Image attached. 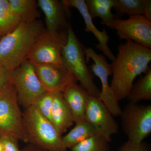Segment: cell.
<instances>
[{
  "label": "cell",
  "mask_w": 151,
  "mask_h": 151,
  "mask_svg": "<svg viewBox=\"0 0 151 151\" xmlns=\"http://www.w3.org/2000/svg\"><path fill=\"white\" fill-rule=\"evenodd\" d=\"M96 135H99L97 131L85 120L76 124L75 127L62 137L63 143L66 150L70 149L78 143Z\"/></svg>",
  "instance_id": "cell-18"
},
{
  "label": "cell",
  "mask_w": 151,
  "mask_h": 151,
  "mask_svg": "<svg viewBox=\"0 0 151 151\" xmlns=\"http://www.w3.org/2000/svg\"><path fill=\"white\" fill-rule=\"evenodd\" d=\"M1 37H0V39H1Z\"/></svg>",
  "instance_id": "cell-30"
},
{
  "label": "cell",
  "mask_w": 151,
  "mask_h": 151,
  "mask_svg": "<svg viewBox=\"0 0 151 151\" xmlns=\"http://www.w3.org/2000/svg\"><path fill=\"white\" fill-rule=\"evenodd\" d=\"M85 120L109 142L119 132V126L113 115L98 97L90 95L85 112Z\"/></svg>",
  "instance_id": "cell-11"
},
{
  "label": "cell",
  "mask_w": 151,
  "mask_h": 151,
  "mask_svg": "<svg viewBox=\"0 0 151 151\" xmlns=\"http://www.w3.org/2000/svg\"><path fill=\"white\" fill-rule=\"evenodd\" d=\"M13 10L21 23H30L40 16L35 0H8Z\"/></svg>",
  "instance_id": "cell-20"
},
{
  "label": "cell",
  "mask_w": 151,
  "mask_h": 151,
  "mask_svg": "<svg viewBox=\"0 0 151 151\" xmlns=\"http://www.w3.org/2000/svg\"><path fill=\"white\" fill-rule=\"evenodd\" d=\"M85 2L87 10L92 19L100 17L102 19L101 24L105 25L116 19L111 12L114 0H86Z\"/></svg>",
  "instance_id": "cell-19"
},
{
  "label": "cell",
  "mask_w": 151,
  "mask_h": 151,
  "mask_svg": "<svg viewBox=\"0 0 151 151\" xmlns=\"http://www.w3.org/2000/svg\"><path fill=\"white\" fill-rule=\"evenodd\" d=\"M22 113L27 144L48 151H66L62 135L34 105L24 108Z\"/></svg>",
  "instance_id": "cell-3"
},
{
  "label": "cell",
  "mask_w": 151,
  "mask_h": 151,
  "mask_svg": "<svg viewBox=\"0 0 151 151\" xmlns=\"http://www.w3.org/2000/svg\"><path fill=\"white\" fill-rule=\"evenodd\" d=\"M127 98L131 103H138L143 100H151V68L133 85Z\"/></svg>",
  "instance_id": "cell-22"
},
{
  "label": "cell",
  "mask_w": 151,
  "mask_h": 151,
  "mask_svg": "<svg viewBox=\"0 0 151 151\" xmlns=\"http://www.w3.org/2000/svg\"><path fill=\"white\" fill-rule=\"evenodd\" d=\"M21 23L11 8L8 0H0V37L12 32Z\"/></svg>",
  "instance_id": "cell-21"
},
{
  "label": "cell",
  "mask_w": 151,
  "mask_h": 151,
  "mask_svg": "<svg viewBox=\"0 0 151 151\" xmlns=\"http://www.w3.org/2000/svg\"><path fill=\"white\" fill-rule=\"evenodd\" d=\"M37 4L45 16V29L53 32L68 30L70 24L66 17L70 15V11L62 1L38 0Z\"/></svg>",
  "instance_id": "cell-13"
},
{
  "label": "cell",
  "mask_w": 151,
  "mask_h": 151,
  "mask_svg": "<svg viewBox=\"0 0 151 151\" xmlns=\"http://www.w3.org/2000/svg\"><path fill=\"white\" fill-rule=\"evenodd\" d=\"M9 81L14 87L19 104L24 108L34 104L44 92L32 63L26 59L19 66L9 70Z\"/></svg>",
  "instance_id": "cell-6"
},
{
  "label": "cell",
  "mask_w": 151,
  "mask_h": 151,
  "mask_svg": "<svg viewBox=\"0 0 151 151\" xmlns=\"http://www.w3.org/2000/svg\"><path fill=\"white\" fill-rule=\"evenodd\" d=\"M109 142L102 136L96 135L78 143L71 151H110Z\"/></svg>",
  "instance_id": "cell-23"
},
{
  "label": "cell",
  "mask_w": 151,
  "mask_h": 151,
  "mask_svg": "<svg viewBox=\"0 0 151 151\" xmlns=\"http://www.w3.org/2000/svg\"><path fill=\"white\" fill-rule=\"evenodd\" d=\"M22 151H48L43 149L37 146L32 145L30 144H27L26 146L22 150Z\"/></svg>",
  "instance_id": "cell-28"
},
{
  "label": "cell",
  "mask_w": 151,
  "mask_h": 151,
  "mask_svg": "<svg viewBox=\"0 0 151 151\" xmlns=\"http://www.w3.org/2000/svg\"><path fill=\"white\" fill-rule=\"evenodd\" d=\"M113 8L120 14L141 15L151 22V0H114Z\"/></svg>",
  "instance_id": "cell-17"
},
{
  "label": "cell",
  "mask_w": 151,
  "mask_h": 151,
  "mask_svg": "<svg viewBox=\"0 0 151 151\" xmlns=\"http://www.w3.org/2000/svg\"><path fill=\"white\" fill-rule=\"evenodd\" d=\"M67 32V43L62 52L63 65L73 73L81 86L90 95L98 97L100 90L94 83L86 65L85 47L78 40L71 26Z\"/></svg>",
  "instance_id": "cell-4"
},
{
  "label": "cell",
  "mask_w": 151,
  "mask_h": 151,
  "mask_svg": "<svg viewBox=\"0 0 151 151\" xmlns=\"http://www.w3.org/2000/svg\"><path fill=\"white\" fill-rule=\"evenodd\" d=\"M76 124L85 121V112L90 94L77 83L70 84L62 92Z\"/></svg>",
  "instance_id": "cell-15"
},
{
  "label": "cell",
  "mask_w": 151,
  "mask_h": 151,
  "mask_svg": "<svg viewBox=\"0 0 151 151\" xmlns=\"http://www.w3.org/2000/svg\"><path fill=\"white\" fill-rule=\"evenodd\" d=\"M0 151H2V146L1 142H0Z\"/></svg>",
  "instance_id": "cell-29"
},
{
  "label": "cell",
  "mask_w": 151,
  "mask_h": 151,
  "mask_svg": "<svg viewBox=\"0 0 151 151\" xmlns=\"http://www.w3.org/2000/svg\"><path fill=\"white\" fill-rule=\"evenodd\" d=\"M117 151H151V149L150 145L146 142L136 143L128 140Z\"/></svg>",
  "instance_id": "cell-26"
},
{
  "label": "cell",
  "mask_w": 151,
  "mask_h": 151,
  "mask_svg": "<svg viewBox=\"0 0 151 151\" xmlns=\"http://www.w3.org/2000/svg\"><path fill=\"white\" fill-rule=\"evenodd\" d=\"M52 101V93L46 92L38 98L33 105L44 117L50 122Z\"/></svg>",
  "instance_id": "cell-24"
},
{
  "label": "cell",
  "mask_w": 151,
  "mask_h": 151,
  "mask_svg": "<svg viewBox=\"0 0 151 151\" xmlns=\"http://www.w3.org/2000/svg\"><path fill=\"white\" fill-rule=\"evenodd\" d=\"M9 70L0 63V91L9 82Z\"/></svg>",
  "instance_id": "cell-27"
},
{
  "label": "cell",
  "mask_w": 151,
  "mask_h": 151,
  "mask_svg": "<svg viewBox=\"0 0 151 151\" xmlns=\"http://www.w3.org/2000/svg\"><path fill=\"white\" fill-rule=\"evenodd\" d=\"M52 93L53 101L50 120L59 134L62 135L73 125V116L62 92Z\"/></svg>",
  "instance_id": "cell-16"
},
{
  "label": "cell",
  "mask_w": 151,
  "mask_h": 151,
  "mask_svg": "<svg viewBox=\"0 0 151 151\" xmlns=\"http://www.w3.org/2000/svg\"><path fill=\"white\" fill-rule=\"evenodd\" d=\"M63 4L69 9L70 7L75 8L78 10L84 19L86 27L85 31L91 32L97 38L99 43L96 44L95 47L98 50H101L105 56L112 61L115 60L116 56L113 54L108 46V42L110 37L106 30L104 29L102 31L99 30L93 23L92 19L87 10L86 4L84 0H63Z\"/></svg>",
  "instance_id": "cell-14"
},
{
  "label": "cell",
  "mask_w": 151,
  "mask_h": 151,
  "mask_svg": "<svg viewBox=\"0 0 151 151\" xmlns=\"http://www.w3.org/2000/svg\"><path fill=\"white\" fill-rule=\"evenodd\" d=\"M42 22L21 23L12 32L0 39V63L10 70L26 60L42 31Z\"/></svg>",
  "instance_id": "cell-2"
},
{
  "label": "cell",
  "mask_w": 151,
  "mask_h": 151,
  "mask_svg": "<svg viewBox=\"0 0 151 151\" xmlns=\"http://www.w3.org/2000/svg\"><path fill=\"white\" fill-rule=\"evenodd\" d=\"M19 140L11 135L0 136L2 151H22L19 145Z\"/></svg>",
  "instance_id": "cell-25"
},
{
  "label": "cell",
  "mask_w": 151,
  "mask_h": 151,
  "mask_svg": "<svg viewBox=\"0 0 151 151\" xmlns=\"http://www.w3.org/2000/svg\"><path fill=\"white\" fill-rule=\"evenodd\" d=\"M123 131L128 141L140 143L151 133V105L129 102L120 115Z\"/></svg>",
  "instance_id": "cell-8"
},
{
  "label": "cell",
  "mask_w": 151,
  "mask_h": 151,
  "mask_svg": "<svg viewBox=\"0 0 151 151\" xmlns=\"http://www.w3.org/2000/svg\"><path fill=\"white\" fill-rule=\"evenodd\" d=\"M4 135H11L28 143L16 91L9 81L0 91V136Z\"/></svg>",
  "instance_id": "cell-5"
},
{
  "label": "cell",
  "mask_w": 151,
  "mask_h": 151,
  "mask_svg": "<svg viewBox=\"0 0 151 151\" xmlns=\"http://www.w3.org/2000/svg\"><path fill=\"white\" fill-rule=\"evenodd\" d=\"M84 54L86 63L90 59L93 60L94 63L90 67L101 81L102 89L98 98L104 103L113 117L120 116L122 110L108 80L109 76L112 75L111 64L108 63L105 56L97 54L92 47H85Z\"/></svg>",
  "instance_id": "cell-9"
},
{
  "label": "cell",
  "mask_w": 151,
  "mask_h": 151,
  "mask_svg": "<svg viewBox=\"0 0 151 151\" xmlns=\"http://www.w3.org/2000/svg\"><path fill=\"white\" fill-rule=\"evenodd\" d=\"M105 25L116 30L120 39L132 41L151 49V22L144 16H131L125 20L116 18Z\"/></svg>",
  "instance_id": "cell-10"
},
{
  "label": "cell",
  "mask_w": 151,
  "mask_h": 151,
  "mask_svg": "<svg viewBox=\"0 0 151 151\" xmlns=\"http://www.w3.org/2000/svg\"><path fill=\"white\" fill-rule=\"evenodd\" d=\"M32 63L46 92H63L70 84L78 82L73 73L64 66Z\"/></svg>",
  "instance_id": "cell-12"
},
{
  "label": "cell",
  "mask_w": 151,
  "mask_h": 151,
  "mask_svg": "<svg viewBox=\"0 0 151 151\" xmlns=\"http://www.w3.org/2000/svg\"><path fill=\"white\" fill-rule=\"evenodd\" d=\"M116 59L111 64V86L119 101L127 98L135 78L150 68L151 49L131 40L119 45Z\"/></svg>",
  "instance_id": "cell-1"
},
{
  "label": "cell",
  "mask_w": 151,
  "mask_h": 151,
  "mask_svg": "<svg viewBox=\"0 0 151 151\" xmlns=\"http://www.w3.org/2000/svg\"><path fill=\"white\" fill-rule=\"evenodd\" d=\"M67 31L53 32L44 29L28 55L32 63L63 66V50L67 43Z\"/></svg>",
  "instance_id": "cell-7"
}]
</instances>
